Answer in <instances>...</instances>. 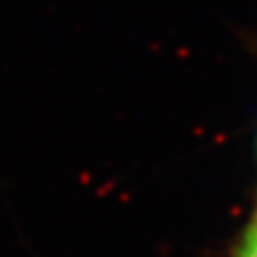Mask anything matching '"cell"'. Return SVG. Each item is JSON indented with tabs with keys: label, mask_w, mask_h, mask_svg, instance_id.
<instances>
[{
	"label": "cell",
	"mask_w": 257,
	"mask_h": 257,
	"mask_svg": "<svg viewBox=\"0 0 257 257\" xmlns=\"http://www.w3.org/2000/svg\"><path fill=\"white\" fill-rule=\"evenodd\" d=\"M238 257H257V223L244 236V242H242V246H240Z\"/></svg>",
	"instance_id": "cell-1"
}]
</instances>
